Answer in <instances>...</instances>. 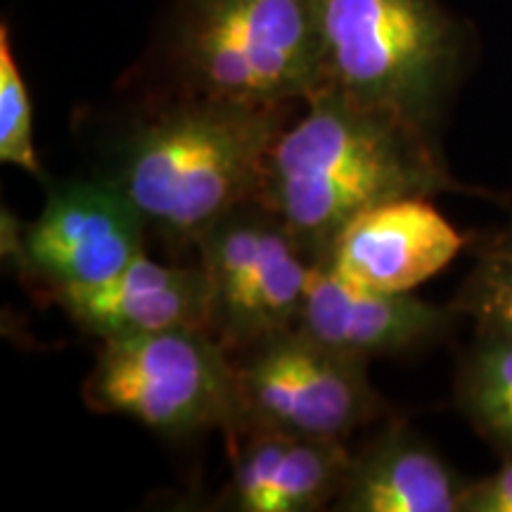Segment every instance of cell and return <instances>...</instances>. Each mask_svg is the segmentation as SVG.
<instances>
[{
    "mask_svg": "<svg viewBox=\"0 0 512 512\" xmlns=\"http://www.w3.org/2000/svg\"><path fill=\"white\" fill-rule=\"evenodd\" d=\"M460 247L463 235L425 197H413L358 216L318 264L366 290L413 292L451 264Z\"/></svg>",
    "mask_w": 512,
    "mask_h": 512,
    "instance_id": "obj_9",
    "label": "cell"
},
{
    "mask_svg": "<svg viewBox=\"0 0 512 512\" xmlns=\"http://www.w3.org/2000/svg\"><path fill=\"white\" fill-rule=\"evenodd\" d=\"M166 67L176 95L304 105L325 83L320 0H181Z\"/></svg>",
    "mask_w": 512,
    "mask_h": 512,
    "instance_id": "obj_3",
    "label": "cell"
},
{
    "mask_svg": "<svg viewBox=\"0 0 512 512\" xmlns=\"http://www.w3.org/2000/svg\"><path fill=\"white\" fill-rule=\"evenodd\" d=\"M147 223L107 178L69 181L24 228L22 259L55 290L93 287L145 254Z\"/></svg>",
    "mask_w": 512,
    "mask_h": 512,
    "instance_id": "obj_8",
    "label": "cell"
},
{
    "mask_svg": "<svg viewBox=\"0 0 512 512\" xmlns=\"http://www.w3.org/2000/svg\"><path fill=\"white\" fill-rule=\"evenodd\" d=\"M460 190L430 133L323 86L280 128L256 200L271 207L313 261L337 235L387 202Z\"/></svg>",
    "mask_w": 512,
    "mask_h": 512,
    "instance_id": "obj_1",
    "label": "cell"
},
{
    "mask_svg": "<svg viewBox=\"0 0 512 512\" xmlns=\"http://www.w3.org/2000/svg\"><path fill=\"white\" fill-rule=\"evenodd\" d=\"M53 294L76 328L100 342L166 330L209 332V283L200 264H157L140 254L107 283Z\"/></svg>",
    "mask_w": 512,
    "mask_h": 512,
    "instance_id": "obj_12",
    "label": "cell"
},
{
    "mask_svg": "<svg viewBox=\"0 0 512 512\" xmlns=\"http://www.w3.org/2000/svg\"><path fill=\"white\" fill-rule=\"evenodd\" d=\"M456 311L475 320L477 335H512V219L479 254Z\"/></svg>",
    "mask_w": 512,
    "mask_h": 512,
    "instance_id": "obj_15",
    "label": "cell"
},
{
    "mask_svg": "<svg viewBox=\"0 0 512 512\" xmlns=\"http://www.w3.org/2000/svg\"><path fill=\"white\" fill-rule=\"evenodd\" d=\"M233 465L211 508L230 512H318L332 508L347 475V441L242 427L228 434Z\"/></svg>",
    "mask_w": 512,
    "mask_h": 512,
    "instance_id": "obj_10",
    "label": "cell"
},
{
    "mask_svg": "<svg viewBox=\"0 0 512 512\" xmlns=\"http://www.w3.org/2000/svg\"><path fill=\"white\" fill-rule=\"evenodd\" d=\"M458 403L475 430L503 456H510L512 335H479L460 366Z\"/></svg>",
    "mask_w": 512,
    "mask_h": 512,
    "instance_id": "obj_14",
    "label": "cell"
},
{
    "mask_svg": "<svg viewBox=\"0 0 512 512\" xmlns=\"http://www.w3.org/2000/svg\"><path fill=\"white\" fill-rule=\"evenodd\" d=\"M0 159L27 174H41L34 147V110L5 24L0 29Z\"/></svg>",
    "mask_w": 512,
    "mask_h": 512,
    "instance_id": "obj_16",
    "label": "cell"
},
{
    "mask_svg": "<svg viewBox=\"0 0 512 512\" xmlns=\"http://www.w3.org/2000/svg\"><path fill=\"white\" fill-rule=\"evenodd\" d=\"M83 399L174 439L240 427L233 356L207 330L107 339Z\"/></svg>",
    "mask_w": 512,
    "mask_h": 512,
    "instance_id": "obj_5",
    "label": "cell"
},
{
    "mask_svg": "<svg viewBox=\"0 0 512 512\" xmlns=\"http://www.w3.org/2000/svg\"><path fill=\"white\" fill-rule=\"evenodd\" d=\"M287 110L169 93L107 140L98 176L124 192L150 233L195 247L223 214L259 195Z\"/></svg>",
    "mask_w": 512,
    "mask_h": 512,
    "instance_id": "obj_2",
    "label": "cell"
},
{
    "mask_svg": "<svg viewBox=\"0 0 512 512\" xmlns=\"http://www.w3.org/2000/svg\"><path fill=\"white\" fill-rule=\"evenodd\" d=\"M458 512H512V453L494 475L463 486Z\"/></svg>",
    "mask_w": 512,
    "mask_h": 512,
    "instance_id": "obj_17",
    "label": "cell"
},
{
    "mask_svg": "<svg viewBox=\"0 0 512 512\" xmlns=\"http://www.w3.org/2000/svg\"><path fill=\"white\" fill-rule=\"evenodd\" d=\"M325 83L430 133L463 67V34L437 0H320Z\"/></svg>",
    "mask_w": 512,
    "mask_h": 512,
    "instance_id": "obj_4",
    "label": "cell"
},
{
    "mask_svg": "<svg viewBox=\"0 0 512 512\" xmlns=\"http://www.w3.org/2000/svg\"><path fill=\"white\" fill-rule=\"evenodd\" d=\"M453 316L456 309H441L411 292L366 290L316 264L297 328L335 351L370 363L434 342Z\"/></svg>",
    "mask_w": 512,
    "mask_h": 512,
    "instance_id": "obj_11",
    "label": "cell"
},
{
    "mask_svg": "<svg viewBox=\"0 0 512 512\" xmlns=\"http://www.w3.org/2000/svg\"><path fill=\"white\" fill-rule=\"evenodd\" d=\"M233 366L240 399L238 430L261 427L349 441L384 411L368 377V361L335 351L299 328L233 356Z\"/></svg>",
    "mask_w": 512,
    "mask_h": 512,
    "instance_id": "obj_7",
    "label": "cell"
},
{
    "mask_svg": "<svg viewBox=\"0 0 512 512\" xmlns=\"http://www.w3.org/2000/svg\"><path fill=\"white\" fill-rule=\"evenodd\" d=\"M465 482L406 427H384L351 448L337 512H458Z\"/></svg>",
    "mask_w": 512,
    "mask_h": 512,
    "instance_id": "obj_13",
    "label": "cell"
},
{
    "mask_svg": "<svg viewBox=\"0 0 512 512\" xmlns=\"http://www.w3.org/2000/svg\"><path fill=\"white\" fill-rule=\"evenodd\" d=\"M209 283V335L230 356L299 325L316 261L261 200L223 214L197 240Z\"/></svg>",
    "mask_w": 512,
    "mask_h": 512,
    "instance_id": "obj_6",
    "label": "cell"
}]
</instances>
